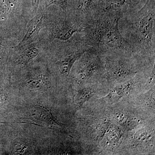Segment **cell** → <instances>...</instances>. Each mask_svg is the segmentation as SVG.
I'll list each match as a JSON object with an SVG mask.
<instances>
[{
  "label": "cell",
  "instance_id": "1",
  "mask_svg": "<svg viewBox=\"0 0 155 155\" xmlns=\"http://www.w3.org/2000/svg\"><path fill=\"white\" fill-rule=\"evenodd\" d=\"M155 0H146L140 9L124 14L119 19V29L134 51L154 59Z\"/></svg>",
  "mask_w": 155,
  "mask_h": 155
},
{
  "label": "cell",
  "instance_id": "2",
  "mask_svg": "<svg viewBox=\"0 0 155 155\" xmlns=\"http://www.w3.org/2000/svg\"><path fill=\"white\" fill-rule=\"evenodd\" d=\"M121 17L119 12H106L87 25L83 32L88 45L103 54L112 51L135 52L119 30Z\"/></svg>",
  "mask_w": 155,
  "mask_h": 155
},
{
  "label": "cell",
  "instance_id": "3",
  "mask_svg": "<svg viewBox=\"0 0 155 155\" xmlns=\"http://www.w3.org/2000/svg\"><path fill=\"white\" fill-rule=\"evenodd\" d=\"M103 54L108 77L118 82L127 81L137 74L140 69L138 61L144 58L128 51H112Z\"/></svg>",
  "mask_w": 155,
  "mask_h": 155
},
{
  "label": "cell",
  "instance_id": "4",
  "mask_svg": "<svg viewBox=\"0 0 155 155\" xmlns=\"http://www.w3.org/2000/svg\"><path fill=\"white\" fill-rule=\"evenodd\" d=\"M103 0H74L71 15L85 25L103 14Z\"/></svg>",
  "mask_w": 155,
  "mask_h": 155
},
{
  "label": "cell",
  "instance_id": "5",
  "mask_svg": "<svg viewBox=\"0 0 155 155\" xmlns=\"http://www.w3.org/2000/svg\"><path fill=\"white\" fill-rule=\"evenodd\" d=\"M86 25L71 14H66L58 17L52 29L54 38L64 41L72 38L75 33L83 32Z\"/></svg>",
  "mask_w": 155,
  "mask_h": 155
},
{
  "label": "cell",
  "instance_id": "6",
  "mask_svg": "<svg viewBox=\"0 0 155 155\" xmlns=\"http://www.w3.org/2000/svg\"><path fill=\"white\" fill-rule=\"evenodd\" d=\"M139 0H103V14L107 12H119L122 14L137 11L142 7Z\"/></svg>",
  "mask_w": 155,
  "mask_h": 155
},
{
  "label": "cell",
  "instance_id": "7",
  "mask_svg": "<svg viewBox=\"0 0 155 155\" xmlns=\"http://www.w3.org/2000/svg\"><path fill=\"white\" fill-rule=\"evenodd\" d=\"M44 17L42 14H38L30 20L27 26L25 36L19 45H24L34 38L38 35L39 31L42 28L44 23Z\"/></svg>",
  "mask_w": 155,
  "mask_h": 155
},
{
  "label": "cell",
  "instance_id": "8",
  "mask_svg": "<svg viewBox=\"0 0 155 155\" xmlns=\"http://www.w3.org/2000/svg\"><path fill=\"white\" fill-rule=\"evenodd\" d=\"M39 49L35 45L26 47L23 50L17 60L19 64H26L38 55Z\"/></svg>",
  "mask_w": 155,
  "mask_h": 155
},
{
  "label": "cell",
  "instance_id": "9",
  "mask_svg": "<svg viewBox=\"0 0 155 155\" xmlns=\"http://www.w3.org/2000/svg\"><path fill=\"white\" fill-rule=\"evenodd\" d=\"M130 79L125 81L122 84H119L114 89L112 90L110 93V98H116L115 99L116 100V98H117V99L120 98L127 93L131 87H133L136 80L135 79Z\"/></svg>",
  "mask_w": 155,
  "mask_h": 155
},
{
  "label": "cell",
  "instance_id": "10",
  "mask_svg": "<svg viewBox=\"0 0 155 155\" xmlns=\"http://www.w3.org/2000/svg\"><path fill=\"white\" fill-rule=\"evenodd\" d=\"M95 93L94 90L91 88L87 87L81 89L75 96L74 100L75 104L81 107L95 94Z\"/></svg>",
  "mask_w": 155,
  "mask_h": 155
},
{
  "label": "cell",
  "instance_id": "11",
  "mask_svg": "<svg viewBox=\"0 0 155 155\" xmlns=\"http://www.w3.org/2000/svg\"><path fill=\"white\" fill-rule=\"evenodd\" d=\"M74 0H47L46 7L56 5L60 7L66 14H70L72 11Z\"/></svg>",
  "mask_w": 155,
  "mask_h": 155
},
{
  "label": "cell",
  "instance_id": "12",
  "mask_svg": "<svg viewBox=\"0 0 155 155\" xmlns=\"http://www.w3.org/2000/svg\"><path fill=\"white\" fill-rule=\"evenodd\" d=\"M40 0H32V6H33L34 11H36L38 8Z\"/></svg>",
  "mask_w": 155,
  "mask_h": 155
},
{
  "label": "cell",
  "instance_id": "13",
  "mask_svg": "<svg viewBox=\"0 0 155 155\" xmlns=\"http://www.w3.org/2000/svg\"><path fill=\"white\" fill-rule=\"evenodd\" d=\"M2 62V50L0 48V66Z\"/></svg>",
  "mask_w": 155,
  "mask_h": 155
}]
</instances>
